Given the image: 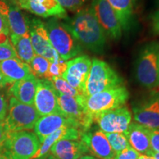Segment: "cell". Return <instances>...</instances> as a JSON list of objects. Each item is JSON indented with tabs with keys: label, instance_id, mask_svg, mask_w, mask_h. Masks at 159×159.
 <instances>
[{
	"label": "cell",
	"instance_id": "36",
	"mask_svg": "<svg viewBox=\"0 0 159 159\" xmlns=\"http://www.w3.org/2000/svg\"><path fill=\"white\" fill-rule=\"evenodd\" d=\"M151 27L152 33L159 35V10L155 12L151 16Z\"/></svg>",
	"mask_w": 159,
	"mask_h": 159
},
{
	"label": "cell",
	"instance_id": "18",
	"mask_svg": "<svg viewBox=\"0 0 159 159\" xmlns=\"http://www.w3.org/2000/svg\"><path fill=\"white\" fill-rule=\"evenodd\" d=\"M63 127H73L79 129L72 120L62 114H52L40 117L33 129L41 144L47 136Z\"/></svg>",
	"mask_w": 159,
	"mask_h": 159
},
{
	"label": "cell",
	"instance_id": "17",
	"mask_svg": "<svg viewBox=\"0 0 159 159\" xmlns=\"http://www.w3.org/2000/svg\"><path fill=\"white\" fill-rule=\"evenodd\" d=\"M0 14L6 19L10 35L21 36L29 33L30 19L17 6L0 0Z\"/></svg>",
	"mask_w": 159,
	"mask_h": 159
},
{
	"label": "cell",
	"instance_id": "35",
	"mask_svg": "<svg viewBox=\"0 0 159 159\" xmlns=\"http://www.w3.org/2000/svg\"><path fill=\"white\" fill-rule=\"evenodd\" d=\"M7 113V102L5 96L0 94V122H4Z\"/></svg>",
	"mask_w": 159,
	"mask_h": 159
},
{
	"label": "cell",
	"instance_id": "31",
	"mask_svg": "<svg viewBox=\"0 0 159 159\" xmlns=\"http://www.w3.org/2000/svg\"><path fill=\"white\" fill-rule=\"evenodd\" d=\"M64 9L71 11H78L83 8L85 0H56Z\"/></svg>",
	"mask_w": 159,
	"mask_h": 159
},
{
	"label": "cell",
	"instance_id": "12",
	"mask_svg": "<svg viewBox=\"0 0 159 159\" xmlns=\"http://www.w3.org/2000/svg\"><path fill=\"white\" fill-rule=\"evenodd\" d=\"M33 106L40 116L61 114L57 104V93L52 83L48 79L37 78L36 91Z\"/></svg>",
	"mask_w": 159,
	"mask_h": 159
},
{
	"label": "cell",
	"instance_id": "29",
	"mask_svg": "<svg viewBox=\"0 0 159 159\" xmlns=\"http://www.w3.org/2000/svg\"><path fill=\"white\" fill-rule=\"evenodd\" d=\"M11 58H17V55L11 40H9L7 42L0 44V62Z\"/></svg>",
	"mask_w": 159,
	"mask_h": 159
},
{
	"label": "cell",
	"instance_id": "24",
	"mask_svg": "<svg viewBox=\"0 0 159 159\" xmlns=\"http://www.w3.org/2000/svg\"><path fill=\"white\" fill-rule=\"evenodd\" d=\"M118 18L122 29H130L134 18V7L136 0H107Z\"/></svg>",
	"mask_w": 159,
	"mask_h": 159
},
{
	"label": "cell",
	"instance_id": "19",
	"mask_svg": "<svg viewBox=\"0 0 159 159\" xmlns=\"http://www.w3.org/2000/svg\"><path fill=\"white\" fill-rule=\"evenodd\" d=\"M16 6L20 9L28 11L33 14L43 18L57 17L59 19H66V10L56 0H47L42 4H38L27 0H16Z\"/></svg>",
	"mask_w": 159,
	"mask_h": 159
},
{
	"label": "cell",
	"instance_id": "14",
	"mask_svg": "<svg viewBox=\"0 0 159 159\" xmlns=\"http://www.w3.org/2000/svg\"><path fill=\"white\" fill-rule=\"evenodd\" d=\"M91 66V60L88 55L76 57L67 62L66 71L61 77L83 94Z\"/></svg>",
	"mask_w": 159,
	"mask_h": 159
},
{
	"label": "cell",
	"instance_id": "33",
	"mask_svg": "<svg viewBox=\"0 0 159 159\" xmlns=\"http://www.w3.org/2000/svg\"><path fill=\"white\" fill-rule=\"evenodd\" d=\"M10 30L6 19L0 14V44L10 39Z\"/></svg>",
	"mask_w": 159,
	"mask_h": 159
},
{
	"label": "cell",
	"instance_id": "8",
	"mask_svg": "<svg viewBox=\"0 0 159 159\" xmlns=\"http://www.w3.org/2000/svg\"><path fill=\"white\" fill-rule=\"evenodd\" d=\"M29 34L35 55L45 57L51 63L61 61L51 44L44 23L41 20L36 19L30 20Z\"/></svg>",
	"mask_w": 159,
	"mask_h": 159
},
{
	"label": "cell",
	"instance_id": "40",
	"mask_svg": "<svg viewBox=\"0 0 159 159\" xmlns=\"http://www.w3.org/2000/svg\"><path fill=\"white\" fill-rule=\"evenodd\" d=\"M137 159H153V158L148 155H144V154H140V156H139V158Z\"/></svg>",
	"mask_w": 159,
	"mask_h": 159
},
{
	"label": "cell",
	"instance_id": "47",
	"mask_svg": "<svg viewBox=\"0 0 159 159\" xmlns=\"http://www.w3.org/2000/svg\"></svg>",
	"mask_w": 159,
	"mask_h": 159
},
{
	"label": "cell",
	"instance_id": "9",
	"mask_svg": "<svg viewBox=\"0 0 159 159\" xmlns=\"http://www.w3.org/2000/svg\"><path fill=\"white\" fill-rule=\"evenodd\" d=\"M134 121L150 130H159V91L133 107Z\"/></svg>",
	"mask_w": 159,
	"mask_h": 159
},
{
	"label": "cell",
	"instance_id": "13",
	"mask_svg": "<svg viewBox=\"0 0 159 159\" xmlns=\"http://www.w3.org/2000/svg\"><path fill=\"white\" fill-rule=\"evenodd\" d=\"M91 7L105 35L119 40L122 36V27L116 13L107 0H92Z\"/></svg>",
	"mask_w": 159,
	"mask_h": 159
},
{
	"label": "cell",
	"instance_id": "5",
	"mask_svg": "<svg viewBox=\"0 0 159 159\" xmlns=\"http://www.w3.org/2000/svg\"><path fill=\"white\" fill-rule=\"evenodd\" d=\"M137 80L147 89H156L159 85V43L151 42L141 51L136 62Z\"/></svg>",
	"mask_w": 159,
	"mask_h": 159
},
{
	"label": "cell",
	"instance_id": "3",
	"mask_svg": "<svg viewBox=\"0 0 159 159\" xmlns=\"http://www.w3.org/2000/svg\"><path fill=\"white\" fill-rule=\"evenodd\" d=\"M44 25L51 44L61 60L66 61L82 52L80 44L64 22L60 21L57 18H52Z\"/></svg>",
	"mask_w": 159,
	"mask_h": 159
},
{
	"label": "cell",
	"instance_id": "45",
	"mask_svg": "<svg viewBox=\"0 0 159 159\" xmlns=\"http://www.w3.org/2000/svg\"><path fill=\"white\" fill-rule=\"evenodd\" d=\"M158 5H159V0H158Z\"/></svg>",
	"mask_w": 159,
	"mask_h": 159
},
{
	"label": "cell",
	"instance_id": "11",
	"mask_svg": "<svg viewBox=\"0 0 159 159\" xmlns=\"http://www.w3.org/2000/svg\"><path fill=\"white\" fill-rule=\"evenodd\" d=\"M132 114L128 107L106 111L98 115L94 119L99 129L105 134H125L131 123Z\"/></svg>",
	"mask_w": 159,
	"mask_h": 159
},
{
	"label": "cell",
	"instance_id": "2",
	"mask_svg": "<svg viewBox=\"0 0 159 159\" xmlns=\"http://www.w3.org/2000/svg\"><path fill=\"white\" fill-rule=\"evenodd\" d=\"M124 80L108 63L97 58L91 61V66L85 83L83 96H91L97 93L123 85Z\"/></svg>",
	"mask_w": 159,
	"mask_h": 159
},
{
	"label": "cell",
	"instance_id": "22",
	"mask_svg": "<svg viewBox=\"0 0 159 159\" xmlns=\"http://www.w3.org/2000/svg\"><path fill=\"white\" fill-rule=\"evenodd\" d=\"M37 78L33 75L13 83L8 89V94L19 102L33 105L36 91Z\"/></svg>",
	"mask_w": 159,
	"mask_h": 159
},
{
	"label": "cell",
	"instance_id": "46",
	"mask_svg": "<svg viewBox=\"0 0 159 159\" xmlns=\"http://www.w3.org/2000/svg\"><path fill=\"white\" fill-rule=\"evenodd\" d=\"M158 87H159V85H158ZM156 89H157V88H156Z\"/></svg>",
	"mask_w": 159,
	"mask_h": 159
},
{
	"label": "cell",
	"instance_id": "32",
	"mask_svg": "<svg viewBox=\"0 0 159 159\" xmlns=\"http://www.w3.org/2000/svg\"><path fill=\"white\" fill-rule=\"evenodd\" d=\"M139 156H140L139 152L130 146H128L125 150L115 154L114 159H137Z\"/></svg>",
	"mask_w": 159,
	"mask_h": 159
},
{
	"label": "cell",
	"instance_id": "43",
	"mask_svg": "<svg viewBox=\"0 0 159 159\" xmlns=\"http://www.w3.org/2000/svg\"><path fill=\"white\" fill-rule=\"evenodd\" d=\"M0 159H8V158H7V157H6L5 155H4L2 152L0 151Z\"/></svg>",
	"mask_w": 159,
	"mask_h": 159
},
{
	"label": "cell",
	"instance_id": "23",
	"mask_svg": "<svg viewBox=\"0 0 159 159\" xmlns=\"http://www.w3.org/2000/svg\"><path fill=\"white\" fill-rule=\"evenodd\" d=\"M83 131L73 127H63L59 130L49 135L41 144L39 150L33 158H37L49 152L52 147L55 143L63 139L69 140H80ZM32 158V159H33Z\"/></svg>",
	"mask_w": 159,
	"mask_h": 159
},
{
	"label": "cell",
	"instance_id": "21",
	"mask_svg": "<svg viewBox=\"0 0 159 159\" xmlns=\"http://www.w3.org/2000/svg\"><path fill=\"white\" fill-rule=\"evenodd\" d=\"M129 144L139 153L147 155L152 150L150 145V130L136 122H131L125 133Z\"/></svg>",
	"mask_w": 159,
	"mask_h": 159
},
{
	"label": "cell",
	"instance_id": "10",
	"mask_svg": "<svg viewBox=\"0 0 159 159\" xmlns=\"http://www.w3.org/2000/svg\"><path fill=\"white\" fill-rule=\"evenodd\" d=\"M57 99L61 114L72 120L83 132L89 130L94 119L88 114L84 105L74 97L57 92Z\"/></svg>",
	"mask_w": 159,
	"mask_h": 159
},
{
	"label": "cell",
	"instance_id": "26",
	"mask_svg": "<svg viewBox=\"0 0 159 159\" xmlns=\"http://www.w3.org/2000/svg\"><path fill=\"white\" fill-rule=\"evenodd\" d=\"M29 64L31 73L36 78L49 80V70L51 65V62L49 60L35 55Z\"/></svg>",
	"mask_w": 159,
	"mask_h": 159
},
{
	"label": "cell",
	"instance_id": "25",
	"mask_svg": "<svg viewBox=\"0 0 159 159\" xmlns=\"http://www.w3.org/2000/svg\"><path fill=\"white\" fill-rule=\"evenodd\" d=\"M10 40L15 49L18 58L29 64L35 55L29 33L21 36L11 35Z\"/></svg>",
	"mask_w": 159,
	"mask_h": 159
},
{
	"label": "cell",
	"instance_id": "20",
	"mask_svg": "<svg viewBox=\"0 0 159 159\" xmlns=\"http://www.w3.org/2000/svg\"><path fill=\"white\" fill-rule=\"evenodd\" d=\"M49 152L57 159H77L85 155H88L89 150L80 139H63L55 143L49 150Z\"/></svg>",
	"mask_w": 159,
	"mask_h": 159
},
{
	"label": "cell",
	"instance_id": "38",
	"mask_svg": "<svg viewBox=\"0 0 159 159\" xmlns=\"http://www.w3.org/2000/svg\"><path fill=\"white\" fill-rule=\"evenodd\" d=\"M33 159H57V158L55 156H53L51 152H48V153L44 155V156L39 157V158H33Z\"/></svg>",
	"mask_w": 159,
	"mask_h": 159
},
{
	"label": "cell",
	"instance_id": "16",
	"mask_svg": "<svg viewBox=\"0 0 159 159\" xmlns=\"http://www.w3.org/2000/svg\"><path fill=\"white\" fill-rule=\"evenodd\" d=\"M33 75L30 66L19 58H11L0 62V89Z\"/></svg>",
	"mask_w": 159,
	"mask_h": 159
},
{
	"label": "cell",
	"instance_id": "7",
	"mask_svg": "<svg viewBox=\"0 0 159 159\" xmlns=\"http://www.w3.org/2000/svg\"><path fill=\"white\" fill-rule=\"evenodd\" d=\"M8 110V115L4 121L8 133L32 130L40 118L33 105L19 102L13 97H10Z\"/></svg>",
	"mask_w": 159,
	"mask_h": 159
},
{
	"label": "cell",
	"instance_id": "6",
	"mask_svg": "<svg viewBox=\"0 0 159 159\" xmlns=\"http://www.w3.org/2000/svg\"><path fill=\"white\" fill-rule=\"evenodd\" d=\"M129 98V91L124 85L97 93L85 97V110L93 119L98 115L125 106Z\"/></svg>",
	"mask_w": 159,
	"mask_h": 159
},
{
	"label": "cell",
	"instance_id": "44",
	"mask_svg": "<svg viewBox=\"0 0 159 159\" xmlns=\"http://www.w3.org/2000/svg\"><path fill=\"white\" fill-rule=\"evenodd\" d=\"M154 90H156V91H159V87H158V88L156 89H154Z\"/></svg>",
	"mask_w": 159,
	"mask_h": 159
},
{
	"label": "cell",
	"instance_id": "39",
	"mask_svg": "<svg viewBox=\"0 0 159 159\" xmlns=\"http://www.w3.org/2000/svg\"><path fill=\"white\" fill-rule=\"evenodd\" d=\"M148 156H150L153 158V159H159V152H156V151L151 150L150 151H149L148 152Z\"/></svg>",
	"mask_w": 159,
	"mask_h": 159
},
{
	"label": "cell",
	"instance_id": "4",
	"mask_svg": "<svg viewBox=\"0 0 159 159\" xmlns=\"http://www.w3.org/2000/svg\"><path fill=\"white\" fill-rule=\"evenodd\" d=\"M41 147L35 133L29 130L7 134L0 151L8 159H32Z\"/></svg>",
	"mask_w": 159,
	"mask_h": 159
},
{
	"label": "cell",
	"instance_id": "27",
	"mask_svg": "<svg viewBox=\"0 0 159 159\" xmlns=\"http://www.w3.org/2000/svg\"><path fill=\"white\" fill-rule=\"evenodd\" d=\"M50 80L52 83L53 86L57 92L60 94L68 95L74 97L77 101L80 100L83 98V94H81L79 91L71 87L64 79L61 77H52Z\"/></svg>",
	"mask_w": 159,
	"mask_h": 159
},
{
	"label": "cell",
	"instance_id": "28",
	"mask_svg": "<svg viewBox=\"0 0 159 159\" xmlns=\"http://www.w3.org/2000/svg\"><path fill=\"white\" fill-rule=\"evenodd\" d=\"M105 136L108 139L109 144L115 154L130 146L128 139L125 134H119V133L105 134Z\"/></svg>",
	"mask_w": 159,
	"mask_h": 159
},
{
	"label": "cell",
	"instance_id": "34",
	"mask_svg": "<svg viewBox=\"0 0 159 159\" xmlns=\"http://www.w3.org/2000/svg\"><path fill=\"white\" fill-rule=\"evenodd\" d=\"M150 145L152 150L159 152V130H150Z\"/></svg>",
	"mask_w": 159,
	"mask_h": 159
},
{
	"label": "cell",
	"instance_id": "41",
	"mask_svg": "<svg viewBox=\"0 0 159 159\" xmlns=\"http://www.w3.org/2000/svg\"><path fill=\"white\" fill-rule=\"evenodd\" d=\"M77 159H95V158H94V156L88 154V155H85V156H81L80 158H79Z\"/></svg>",
	"mask_w": 159,
	"mask_h": 159
},
{
	"label": "cell",
	"instance_id": "37",
	"mask_svg": "<svg viewBox=\"0 0 159 159\" xmlns=\"http://www.w3.org/2000/svg\"><path fill=\"white\" fill-rule=\"evenodd\" d=\"M7 134H8V132L6 130L4 122H0V146L5 142L6 137L7 136Z\"/></svg>",
	"mask_w": 159,
	"mask_h": 159
},
{
	"label": "cell",
	"instance_id": "1",
	"mask_svg": "<svg viewBox=\"0 0 159 159\" xmlns=\"http://www.w3.org/2000/svg\"><path fill=\"white\" fill-rule=\"evenodd\" d=\"M64 24L80 44L94 53H102L104 51L106 35L91 6L79 10Z\"/></svg>",
	"mask_w": 159,
	"mask_h": 159
},
{
	"label": "cell",
	"instance_id": "15",
	"mask_svg": "<svg viewBox=\"0 0 159 159\" xmlns=\"http://www.w3.org/2000/svg\"><path fill=\"white\" fill-rule=\"evenodd\" d=\"M89 152L99 159H114L115 153L109 144L105 134L100 129H91L84 131L80 136Z\"/></svg>",
	"mask_w": 159,
	"mask_h": 159
},
{
	"label": "cell",
	"instance_id": "42",
	"mask_svg": "<svg viewBox=\"0 0 159 159\" xmlns=\"http://www.w3.org/2000/svg\"><path fill=\"white\" fill-rule=\"evenodd\" d=\"M4 1L6 2L7 3L10 4V5H15V3H16V0H4Z\"/></svg>",
	"mask_w": 159,
	"mask_h": 159
},
{
	"label": "cell",
	"instance_id": "30",
	"mask_svg": "<svg viewBox=\"0 0 159 159\" xmlns=\"http://www.w3.org/2000/svg\"><path fill=\"white\" fill-rule=\"evenodd\" d=\"M67 69V62L64 61H59L55 63H51L49 70V80H50L53 77H62Z\"/></svg>",
	"mask_w": 159,
	"mask_h": 159
}]
</instances>
